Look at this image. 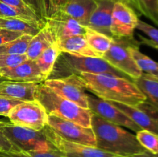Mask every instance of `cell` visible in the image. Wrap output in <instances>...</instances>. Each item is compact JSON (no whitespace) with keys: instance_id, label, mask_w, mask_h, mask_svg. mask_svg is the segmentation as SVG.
<instances>
[{"instance_id":"39","label":"cell","mask_w":158,"mask_h":157,"mask_svg":"<svg viewBox=\"0 0 158 157\" xmlns=\"http://www.w3.org/2000/svg\"><path fill=\"white\" fill-rule=\"evenodd\" d=\"M131 157H157V156L154 155H153V154H151V152H148V151H147V152H143V153L137 154V155H133V156H131Z\"/></svg>"},{"instance_id":"28","label":"cell","mask_w":158,"mask_h":157,"mask_svg":"<svg viewBox=\"0 0 158 157\" xmlns=\"http://www.w3.org/2000/svg\"><path fill=\"white\" fill-rule=\"evenodd\" d=\"M137 29L148 36L144 37L139 35L140 44L146 45L158 50V29L140 19L137 23Z\"/></svg>"},{"instance_id":"27","label":"cell","mask_w":158,"mask_h":157,"mask_svg":"<svg viewBox=\"0 0 158 157\" xmlns=\"http://www.w3.org/2000/svg\"><path fill=\"white\" fill-rule=\"evenodd\" d=\"M33 35L23 34L15 39L0 46V54L23 55L26 53L28 46Z\"/></svg>"},{"instance_id":"22","label":"cell","mask_w":158,"mask_h":157,"mask_svg":"<svg viewBox=\"0 0 158 157\" xmlns=\"http://www.w3.org/2000/svg\"><path fill=\"white\" fill-rule=\"evenodd\" d=\"M133 82L144 94L147 100L158 109V78L142 73L139 78H135Z\"/></svg>"},{"instance_id":"11","label":"cell","mask_w":158,"mask_h":157,"mask_svg":"<svg viewBox=\"0 0 158 157\" xmlns=\"http://www.w3.org/2000/svg\"><path fill=\"white\" fill-rule=\"evenodd\" d=\"M139 18L133 8L123 0H117L112 12L110 32L114 38L134 37Z\"/></svg>"},{"instance_id":"4","label":"cell","mask_w":158,"mask_h":157,"mask_svg":"<svg viewBox=\"0 0 158 157\" xmlns=\"http://www.w3.org/2000/svg\"><path fill=\"white\" fill-rule=\"evenodd\" d=\"M48 115H55L86 128H91L92 112L56 93L43 83H40L35 95Z\"/></svg>"},{"instance_id":"23","label":"cell","mask_w":158,"mask_h":157,"mask_svg":"<svg viewBox=\"0 0 158 157\" xmlns=\"http://www.w3.org/2000/svg\"><path fill=\"white\" fill-rule=\"evenodd\" d=\"M140 45V43L139 42L129 46L128 49L130 52L143 73L148 74L158 78V62L145 54L142 53L139 49Z\"/></svg>"},{"instance_id":"26","label":"cell","mask_w":158,"mask_h":157,"mask_svg":"<svg viewBox=\"0 0 158 157\" xmlns=\"http://www.w3.org/2000/svg\"><path fill=\"white\" fill-rule=\"evenodd\" d=\"M158 26V0H123Z\"/></svg>"},{"instance_id":"16","label":"cell","mask_w":158,"mask_h":157,"mask_svg":"<svg viewBox=\"0 0 158 157\" xmlns=\"http://www.w3.org/2000/svg\"><path fill=\"white\" fill-rule=\"evenodd\" d=\"M117 0H96L97 8L91 15L86 27L113 37L110 32L112 12Z\"/></svg>"},{"instance_id":"30","label":"cell","mask_w":158,"mask_h":157,"mask_svg":"<svg viewBox=\"0 0 158 157\" xmlns=\"http://www.w3.org/2000/svg\"><path fill=\"white\" fill-rule=\"evenodd\" d=\"M0 17H11V18H18L21 19L27 20L29 22H33L40 23V24L44 25L43 23L40 22L35 18H32L31 16L28 15L27 14L21 12L19 9L9 6L5 3L0 2Z\"/></svg>"},{"instance_id":"12","label":"cell","mask_w":158,"mask_h":157,"mask_svg":"<svg viewBox=\"0 0 158 157\" xmlns=\"http://www.w3.org/2000/svg\"><path fill=\"white\" fill-rule=\"evenodd\" d=\"M89 109L94 113L110 123L123 126L137 132L141 128L137 126L126 114L114 106L110 102L87 94Z\"/></svg>"},{"instance_id":"34","label":"cell","mask_w":158,"mask_h":157,"mask_svg":"<svg viewBox=\"0 0 158 157\" xmlns=\"http://www.w3.org/2000/svg\"><path fill=\"white\" fill-rule=\"evenodd\" d=\"M0 2H2L5 3V4L8 5V6H12V7L15 8V9H19V10H20L21 12L27 14L28 15H29V16H31L32 18H35V19H36L38 22H41L39 20V18L36 17V15L34 14V12L31 10L30 8H29L23 0H0ZM43 24H45V23H43Z\"/></svg>"},{"instance_id":"29","label":"cell","mask_w":158,"mask_h":157,"mask_svg":"<svg viewBox=\"0 0 158 157\" xmlns=\"http://www.w3.org/2000/svg\"><path fill=\"white\" fill-rule=\"evenodd\" d=\"M136 137L140 144L153 155L158 156V135L146 129L136 132Z\"/></svg>"},{"instance_id":"13","label":"cell","mask_w":158,"mask_h":157,"mask_svg":"<svg viewBox=\"0 0 158 157\" xmlns=\"http://www.w3.org/2000/svg\"><path fill=\"white\" fill-rule=\"evenodd\" d=\"M45 25L53 35L56 42L74 35H84L86 32V26L61 11L46 18Z\"/></svg>"},{"instance_id":"1","label":"cell","mask_w":158,"mask_h":157,"mask_svg":"<svg viewBox=\"0 0 158 157\" xmlns=\"http://www.w3.org/2000/svg\"><path fill=\"white\" fill-rule=\"evenodd\" d=\"M78 76L86 90L102 99L134 106L147 100L133 80L105 74L81 73Z\"/></svg>"},{"instance_id":"38","label":"cell","mask_w":158,"mask_h":157,"mask_svg":"<svg viewBox=\"0 0 158 157\" xmlns=\"http://www.w3.org/2000/svg\"><path fill=\"white\" fill-rule=\"evenodd\" d=\"M0 150L3 152H14L13 146L0 129Z\"/></svg>"},{"instance_id":"31","label":"cell","mask_w":158,"mask_h":157,"mask_svg":"<svg viewBox=\"0 0 158 157\" xmlns=\"http://www.w3.org/2000/svg\"><path fill=\"white\" fill-rule=\"evenodd\" d=\"M12 157H65L57 149L30 152H7Z\"/></svg>"},{"instance_id":"10","label":"cell","mask_w":158,"mask_h":157,"mask_svg":"<svg viewBox=\"0 0 158 157\" xmlns=\"http://www.w3.org/2000/svg\"><path fill=\"white\" fill-rule=\"evenodd\" d=\"M43 83L60 96L73 102L82 108L89 109L87 93L78 75H71L63 78H47Z\"/></svg>"},{"instance_id":"32","label":"cell","mask_w":158,"mask_h":157,"mask_svg":"<svg viewBox=\"0 0 158 157\" xmlns=\"http://www.w3.org/2000/svg\"><path fill=\"white\" fill-rule=\"evenodd\" d=\"M28 59L26 54L14 55V54H0V69L12 68Z\"/></svg>"},{"instance_id":"19","label":"cell","mask_w":158,"mask_h":157,"mask_svg":"<svg viewBox=\"0 0 158 157\" xmlns=\"http://www.w3.org/2000/svg\"><path fill=\"white\" fill-rule=\"evenodd\" d=\"M56 43L61 52H66L80 56L99 57L89 46L84 35L69 37L66 39L57 42Z\"/></svg>"},{"instance_id":"42","label":"cell","mask_w":158,"mask_h":157,"mask_svg":"<svg viewBox=\"0 0 158 157\" xmlns=\"http://www.w3.org/2000/svg\"><path fill=\"white\" fill-rule=\"evenodd\" d=\"M0 78H1V77H0Z\"/></svg>"},{"instance_id":"14","label":"cell","mask_w":158,"mask_h":157,"mask_svg":"<svg viewBox=\"0 0 158 157\" xmlns=\"http://www.w3.org/2000/svg\"><path fill=\"white\" fill-rule=\"evenodd\" d=\"M114 106L126 114L141 129L151 131L158 135V111L152 106H128L110 102Z\"/></svg>"},{"instance_id":"8","label":"cell","mask_w":158,"mask_h":157,"mask_svg":"<svg viewBox=\"0 0 158 157\" xmlns=\"http://www.w3.org/2000/svg\"><path fill=\"white\" fill-rule=\"evenodd\" d=\"M46 125L67 141L96 146L95 136L91 128L83 127L73 122L55 115H48Z\"/></svg>"},{"instance_id":"5","label":"cell","mask_w":158,"mask_h":157,"mask_svg":"<svg viewBox=\"0 0 158 157\" xmlns=\"http://www.w3.org/2000/svg\"><path fill=\"white\" fill-rule=\"evenodd\" d=\"M0 129L13 146L14 152L48 151L56 149L43 129L40 131L0 122Z\"/></svg>"},{"instance_id":"3","label":"cell","mask_w":158,"mask_h":157,"mask_svg":"<svg viewBox=\"0 0 158 157\" xmlns=\"http://www.w3.org/2000/svg\"><path fill=\"white\" fill-rule=\"evenodd\" d=\"M81 73L105 74L128 78L123 72L116 69L99 57H87L61 52L57 58L48 78H59Z\"/></svg>"},{"instance_id":"33","label":"cell","mask_w":158,"mask_h":157,"mask_svg":"<svg viewBox=\"0 0 158 157\" xmlns=\"http://www.w3.org/2000/svg\"><path fill=\"white\" fill-rule=\"evenodd\" d=\"M34 12L41 22L45 23L46 19V0H23Z\"/></svg>"},{"instance_id":"36","label":"cell","mask_w":158,"mask_h":157,"mask_svg":"<svg viewBox=\"0 0 158 157\" xmlns=\"http://www.w3.org/2000/svg\"><path fill=\"white\" fill-rule=\"evenodd\" d=\"M23 101H19L15 99H10L4 98L0 96V115L7 117L9 111L15 106Z\"/></svg>"},{"instance_id":"9","label":"cell","mask_w":158,"mask_h":157,"mask_svg":"<svg viewBox=\"0 0 158 157\" xmlns=\"http://www.w3.org/2000/svg\"><path fill=\"white\" fill-rule=\"evenodd\" d=\"M48 140L65 157H116L117 155L101 150L96 146L69 142L60 137L46 125L43 129Z\"/></svg>"},{"instance_id":"6","label":"cell","mask_w":158,"mask_h":157,"mask_svg":"<svg viewBox=\"0 0 158 157\" xmlns=\"http://www.w3.org/2000/svg\"><path fill=\"white\" fill-rule=\"evenodd\" d=\"M139 41H137L134 37H113L112 44L109 50L102 56V58L116 69L132 78V80L139 78L143 72L128 49L129 46Z\"/></svg>"},{"instance_id":"18","label":"cell","mask_w":158,"mask_h":157,"mask_svg":"<svg viewBox=\"0 0 158 157\" xmlns=\"http://www.w3.org/2000/svg\"><path fill=\"white\" fill-rule=\"evenodd\" d=\"M96 8V0H69L60 11L86 27Z\"/></svg>"},{"instance_id":"43","label":"cell","mask_w":158,"mask_h":157,"mask_svg":"<svg viewBox=\"0 0 158 157\" xmlns=\"http://www.w3.org/2000/svg\"><path fill=\"white\" fill-rule=\"evenodd\" d=\"M157 157H158V156H157Z\"/></svg>"},{"instance_id":"17","label":"cell","mask_w":158,"mask_h":157,"mask_svg":"<svg viewBox=\"0 0 158 157\" xmlns=\"http://www.w3.org/2000/svg\"><path fill=\"white\" fill-rule=\"evenodd\" d=\"M40 83L3 80L0 83V96L19 101L35 100Z\"/></svg>"},{"instance_id":"37","label":"cell","mask_w":158,"mask_h":157,"mask_svg":"<svg viewBox=\"0 0 158 157\" xmlns=\"http://www.w3.org/2000/svg\"><path fill=\"white\" fill-rule=\"evenodd\" d=\"M24 33H22V32H12V31L6 30V29H0V46L19 38Z\"/></svg>"},{"instance_id":"41","label":"cell","mask_w":158,"mask_h":157,"mask_svg":"<svg viewBox=\"0 0 158 157\" xmlns=\"http://www.w3.org/2000/svg\"><path fill=\"white\" fill-rule=\"evenodd\" d=\"M116 157H123V156H120V155H117V156H116Z\"/></svg>"},{"instance_id":"24","label":"cell","mask_w":158,"mask_h":157,"mask_svg":"<svg viewBox=\"0 0 158 157\" xmlns=\"http://www.w3.org/2000/svg\"><path fill=\"white\" fill-rule=\"evenodd\" d=\"M84 35L89 46L100 58H102V56L109 50L112 44L113 37L107 36L88 27H86Z\"/></svg>"},{"instance_id":"7","label":"cell","mask_w":158,"mask_h":157,"mask_svg":"<svg viewBox=\"0 0 158 157\" xmlns=\"http://www.w3.org/2000/svg\"><path fill=\"white\" fill-rule=\"evenodd\" d=\"M11 123L40 131L47 124L48 115L37 100L23 101L14 106L8 114Z\"/></svg>"},{"instance_id":"25","label":"cell","mask_w":158,"mask_h":157,"mask_svg":"<svg viewBox=\"0 0 158 157\" xmlns=\"http://www.w3.org/2000/svg\"><path fill=\"white\" fill-rule=\"evenodd\" d=\"M60 53L61 52L59 49L58 45L56 42L45 49L35 59L40 72L46 79H47L50 75L54 65Z\"/></svg>"},{"instance_id":"35","label":"cell","mask_w":158,"mask_h":157,"mask_svg":"<svg viewBox=\"0 0 158 157\" xmlns=\"http://www.w3.org/2000/svg\"><path fill=\"white\" fill-rule=\"evenodd\" d=\"M69 0H46V18L52 16L68 2ZM46 20V19H45Z\"/></svg>"},{"instance_id":"15","label":"cell","mask_w":158,"mask_h":157,"mask_svg":"<svg viewBox=\"0 0 158 157\" xmlns=\"http://www.w3.org/2000/svg\"><path fill=\"white\" fill-rule=\"evenodd\" d=\"M0 77L6 80L42 83L46 80L35 60H26L21 64L12 68L0 69Z\"/></svg>"},{"instance_id":"21","label":"cell","mask_w":158,"mask_h":157,"mask_svg":"<svg viewBox=\"0 0 158 157\" xmlns=\"http://www.w3.org/2000/svg\"><path fill=\"white\" fill-rule=\"evenodd\" d=\"M44 25L11 17H0V29L35 35Z\"/></svg>"},{"instance_id":"20","label":"cell","mask_w":158,"mask_h":157,"mask_svg":"<svg viewBox=\"0 0 158 157\" xmlns=\"http://www.w3.org/2000/svg\"><path fill=\"white\" fill-rule=\"evenodd\" d=\"M56 42L47 26H44L40 30L33 35L28 46L26 55L29 59L35 60L37 57L47 48Z\"/></svg>"},{"instance_id":"40","label":"cell","mask_w":158,"mask_h":157,"mask_svg":"<svg viewBox=\"0 0 158 157\" xmlns=\"http://www.w3.org/2000/svg\"><path fill=\"white\" fill-rule=\"evenodd\" d=\"M0 157H12V156H11L7 152H3V151L0 150Z\"/></svg>"},{"instance_id":"2","label":"cell","mask_w":158,"mask_h":157,"mask_svg":"<svg viewBox=\"0 0 158 157\" xmlns=\"http://www.w3.org/2000/svg\"><path fill=\"white\" fill-rule=\"evenodd\" d=\"M91 129L96 139V147L123 157H131L147 152L136 135L121 126L108 122L92 112Z\"/></svg>"}]
</instances>
